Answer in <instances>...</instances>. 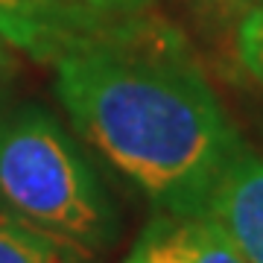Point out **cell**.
I'll list each match as a JSON object with an SVG mask.
<instances>
[{"instance_id":"cell-2","label":"cell","mask_w":263,"mask_h":263,"mask_svg":"<svg viewBox=\"0 0 263 263\" xmlns=\"http://www.w3.org/2000/svg\"><path fill=\"white\" fill-rule=\"evenodd\" d=\"M0 202L53 243L88 252L111 243L114 211L103 184L41 108L0 114Z\"/></svg>"},{"instance_id":"cell-9","label":"cell","mask_w":263,"mask_h":263,"mask_svg":"<svg viewBox=\"0 0 263 263\" xmlns=\"http://www.w3.org/2000/svg\"><path fill=\"white\" fill-rule=\"evenodd\" d=\"M70 3H79V6L94 9L100 15H132V12L146 9L152 0H70Z\"/></svg>"},{"instance_id":"cell-3","label":"cell","mask_w":263,"mask_h":263,"mask_svg":"<svg viewBox=\"0 0 263 263\" xmlns=\"http://www.w3.org/2000/svg\"><path fill=\"white\" fill-rule=\"evenodd\" d=\"M100 24V12L70 0H0V35L44 62H56Z\"/></svg>"},{"instance_id":"cell-12","label":"cell","mask_w":263,"mask_h":263,"mask_svg":"<svg viewBox=\"0 0 263 263\" xmlns=\"http://www.w3.org/2000/svg\"><path fill=\"white\" fill-rule=\"evenodd\" d=\"M0 70H3V65H0Z\"/></svg>"},{"instance_id":"cell-5","label":"cell","mask_w":263,"mask_h":263,"mask_svg":"<svg viewBox=\"0 0 263 263\" xmlns=\"http://www.w3.org/2000/svg\"><path fill=\"white\" fill-rule=\"evenodd\" d=\"M176 231L193 263H249L226 231L208 216H184L176 222Z\"/></svg>"},{"instance_id":"cell-10","label":"cell","mask_w":263,"mask_h":263,"mask_svg":"<svg viewBox=\"0 0 263 263\" xmlns=\"http://www.w3.org/2000/svg\"><path fill=\"white\" fill-rule=\"evenodd\" d=\"M0 65H6V59H3V56H0Z\"/></svg>"},{"instance_id":"cell-11","label":"cell","mask_w":263,"mask_h":263,"mask_svg":"<svg viewBox=\"0 0 263 263\" xmlns=\"http://www.w3.org/2000/svg\"><path fill=\"white\" fill-rule=\"evenodd\" d=\"M214 3H228V0H214Z\"/></svg>"},{"instance_id":"cell-7","label":"cell","mask_w":263,"mask_h":263,"mask_svg":"<svg viewBox=\"0 0 263 263\" xmlns=\"http://www.w3.org/2000/svg\"><path fill=\"white\" fill-rule=\"evenodd\" d=\"M129 263H193L187 249L181 246L176 222H158L155 228H149L143 240L138 243V249L132 252Z\"/></svg>"},{"instance_id":"cell-4","label":"cell","mask_w":263,"mask_h":263,"mask_svg":"<svg viewBox=\"0 0 263 263\" xmlns=\"http://www.w3.org/2000/svg\"><path fill=\"white\" fill-rule=\"evenodd\" d=\"M199 216L222 228L249 263H263V158L240 152Z\"/></svg>"},{"instance_id":"cell-8","label":"cell","mask_w":263,"mask_h":263,"mask_svg":"<svg viewBox=\"0 0 263 263\" xmlns=\"http://www.w3.org/2000/svg\"><path fill=\"white\" fill-rule=\"evenodd\" d=\"M237 53L243 67L263 88V3L246 12L243 24L237 29Z\"/></svg>"},{"instance_id":"cell-6","label":"cell","mask_w":263,"mask_h":263,"mask_svg":"<svg viewBox=\"0 0 263 263\" xmlns=\"http://www.w3.org/2000/svg\"><path fill=\"white\" fill-rule=\"evenodd\" d=\"M0 263H62V254L50 237L0 214Z\"/></svg>"},{"instance_id":"cell-1","label":"cell","mask_w":263,"mask_h":263,"mask_svg":"<svg viewBox=\"0 0 263 263\" xmlns=\"http://www.w3.org/2000/svg\"><path fill=\"white\" fill-rule=\"evenodd\" d=\"M70 123L120 176L176 216H199L243 152L214 88L176 29L100 24L56 59Z\"/></svg>"}]
</instances>
